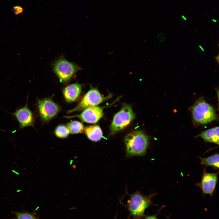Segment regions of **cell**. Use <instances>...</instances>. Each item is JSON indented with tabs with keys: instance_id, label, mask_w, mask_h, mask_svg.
I'll return each mask as SVG.
<instances>
[{
	"instance_id": "obj_1",
	"label": "cell",
	"mask_w": 219,
	"mask_h": 219,
	"mask_svg": "<svg viewBox=\"0 0 219 219\" xmlns=\"http://www.w3.org/2000/svg\"><path fill=\"white\" fill-rule=\"evenodd\" d=\"M149 137L143 132L135 131L125 137L126 156L130 157L144 155L147 149Z\"/></svg>"
},
{
	"instance_id": "obj_2",
	"label": "cell",
	"mask_w": 219,
	"mask_h": 219,
	"mask_svg": "<svg viewBox=\"0 0 219 219\" xmlns=\"http://www.w3.org/2000/svg\"><path fill=\"white\" fill-rule=\"evenodd\" d=\"M157 193L149 196L143 195L138 191L129 195L130 199L126 207L134 219H143L145 216V210L154 204L151 199Z\"/></svg>"
},
{
	"instance_id": "obj_3",
	"label": "cell",
	"mask_w": 219,
	"mask_h": 219,
	"mask_svg": "<svg viewBox=\"0 0 219 219\" xmlns=\"http://www.w3.org/2000/svg\"><path fill=\"white\" fill-rule=\"evenodd\" d=\"M191 111L193 120L200 124H207L217 119L213 107L202 98L195 102Z\"/></svg>"
},
{
	"instance_id": "obj_4",
	"label": "cell",
	"mask_w": 219,
	"mask_h": 219,
	"mask_svg": "<svg viewBox=\"0 0 219 219\" xmlns=\"http://www.w3.org/2000/svg\"><path fill=\"white\" fill-rule=\"evenodd\" d=\"M53 68L60 82H63L69 80L81 69L77 64L68 61L62 56L54 62Z\"/></svg>"
},
{
	"instance_id": "obj_5",
	"label": "cell",
	"mask_w": 219,
	"mask_h": 219,
	"mask_svg": "<svg viewBox=\"0 0 219 219\" xmlns=\"http://www.w3.org/2000/svg\"><path fill=\"white\" fill-rule=\"evenodd\" d=\"M135 117L131 107L124 105L114 116L110 126V134L113 135L116 132L126 127Z\"/></svg>"
},
{
	"instance_id": "obj_6",
	"label": "cell",
	"mask_w": 219,
	"mask_h": 219,
	"mask_svg": "<svg viewBox=\"0 0 219 219\" xmlns=\"http://www.w3.org/2000/svg\"><path fill=\"white\" fill-rule=\"evenodd\" d=\"M37 104L40 119L43 122L53 118L61 110L60 106L49 98L38 99Z\"/></svg>"
},
{
	"instance_id": "obj_7",
	"label": "cell",
	"mask_w": 219,
	"mask_h": 219,
	"mask_svg": "<svg viewBox=\"0 0 219 219\" xmlns=\"http://www.w3.org/2000/svg\"><path fill=\"white\" fill-rule=\"evenodd\" d=\"M109 96H103L99 91L92 89L89 91L83 98L74 109L69 110L68 113L80 111L89 107L96 106L108 99Z\"/></svg>"
},
{
	"instance_id": "obj_8",
	"label": "cell",
	"mask_w": 219,
	"mask_h": 219,
	"mask_svg": "<svg viewBox=\"0 0 219 219\" xmlns=\"http://www.w3.org/2000/svg\"><path fill=\"white\" fill-rule=\"evenodd\" d=\"M218 173V172L213 173L207 172L205 167L204 168L201 180L195 185L200 188L204 196L206 194L213 196L217 183Z\"/></svg>"
},
{
	"instance_id": "obj_9",
	"label": "cell",
	"mask_w": 219,
	"mask_h": 219,
	"mask_svg": "<svg viewBox=\"0 0 219 219\" xmlns=\"http://www.w3.org/2000/svg\"><path fill=\"white\" fill-rule=\"evenodd\" d=\"M103 115L102 108L98 106H94L85 108L79 114L65 116L64 117L67 118L77 117L83 122L89 123H95L100 120Z\"/></svg>"
},
{
	"instance_id": "obj_10",
	"label": "cell",
	"mask_w": 219,
	"mask_h": 219,
	"mask_svg": "<svg viewBox=\"0 0 219 219\" xmlns=\"http://www.w3.org/2000/svg\"><path fill=\"white\" fill-rule=\"evenodd\" d=\"M11 114L18 122L19 129H23L29 126L34 127L33 115L28 108L27 102L24 106L19 108L15 112Z\"/></svg>"
},
{
	"instance_id": "obj_11",
	"label": "cell",
	"mask_w": 219,
	"mask_h": 219,
	"mask_svg": "<svg viewBox=\"0 0 219 219\" xmlns=\"http://www.w3.org/2000/svg\"><path fill=\"white\" fill-rule=\"evenodd\" d=\"M82 85L78 83L70 85L64 89V96L68 102L75 101L79 96L82 89Z\"/></svg>"
},
{
	"instance_id": "obj_12",
	"label": "cell",
	"mask_w": 219,
	"mask_h": 219,
	"mask_svg": "<svg viewBox=\"0 0 219 219\" xmlns=\"http://www.w3.org/2000/svg\"><path fill=\"white\" fill-rule=\"evenodd\" d=\"M219 127H216L202 132L196 137H200L206 142L219 145Z\"/></svg>"
},
{
	"instance_id": "obj_13",
	"label": "cell",
	"mask_w": 219,
	"mask_h": 219,
	"mask_svg": "<svg viewBox=\"0 0 219 219\" xmlns=\"http://www.w3.org/2000/svg\"><path fill=\"white\" fill-rule=\"evenodd\" d=\"M85 132L88 138L92 141H99L103 136L102 130L98 125L86 127L85 128Z\"/></svg>"
},
{
	"instance_id": "obj_14",
	"label": "cell",
	"mask_w": 219,
	"mask_h": 219,
	"mask_svg": "<svg viewBox=\"0 0 219 219\" xmlns=\"http://www.w3.org/2000/svg\"><path fill=\"white\" fill-rule=\"evenodd\" d=\"M200 163L202 165L211 166L214 169H218L219 166V156L218 153H216L206 158L199 157Z\"/></svg>"
},
{
	"instance_id": "obj_15",
	"label": "cell",
	"mask_w": 219,
	"mask_h": 219,
	"mask_svg": "<svg viewBox=\"0 0 219 219\" xmlns=\"http://www.w3.org/2000/svg\"><path fill=\"white\" fill-rule=\"evenodd\" d=\"M66 127L70 133L71 134L81 133L84 129L82 123L77 121H73L68 123L66 125Z\"/></svg>"
},
{
	"instance_id": "obj_16",
	"label": "cell",
	"mask_w": 219,
	"mask_h": 219,
	"mask_svg": "<svg viewBox=\"0 0 219 219\" xmlns=\"http://www.w3.org/2000/svg\"><path fill=\"white\" fill-rule=\"evenodd\" d=\"M55 133L57 137L64 138L68 136L70 132L66 126L63 125H60L56 127Z\"/></svg>"
},
{
	"instance_id": "obj_17",
	"label": "cell",
	"mask_w": 219,
	"mask_h": 219,
	"mask_svg": "<svg viewBox=\"0 0 219 219\" xmlns=\"http://www.w3.org/2000/svg\"><path fill=\"white\" fill-rule=\"evenodd\" d=\"M17 219H37L33 214L28 212H14Z\"/></svg>"
},
{
	"instance_id": "obj_18",
	"label": "cell",
	"mask_w": 219,
	"mask_h": 219,
	"mask_svg": "<svg viewBox=\"0 0 219 219\" xmlns=\"http://www.w3.org/2000/svg\"><path fill=\"white\" fill-rule=\"evenodd\" d=\"M165 207V205L162 206L159 209L157 213L153 215H145L143 219H158L157 217V215L158 213L164 207Z\"/></svg>"
},
{
	"instance_id": "obj_19",
	"label": "cell",
	"mask_w": 219,
	"mask_h": 219,
	"mask_svg": "<svg viewBox=\"0 0 219 219\" xmlns=\"http://www.w3.org/2000/svg\"><path fill=\"white\" fill-rule=\"evenodd\" d=\"M23 8L19 6H14L12 9V11L16 15H18L22 13L23 12Z\"/></svg>"
},
{
	"instance_id": "obj_20",
	"label": "cell",
	"mask_w": 219,
	"mask_h": 219,
	"mask_svg": "<svg viewBox=\"0 0 219 219\" xmlns=\"http://www.w3.org/2000/svg\"><path fill=\"white\" fill-rule=\"evenodd\" d=\"M157 38L160 42H163L165 39L164 35L162 33H160L157 35Z\"/></svg>"
},
{
	"instance_id": "obj_21",
	"label": "cell",
	"mask_w": 219,
	"mask_h": 219,
	"mask_svg": "<svg viewBox=\"0 0 219 219\" xmlns=\"http://www.w3.org/2000/svg\"><path fill=\"white\" fill-rule=\"evenodd\" d=\"M215 59L216 60V62H217L218 64H219V54H218V55L215 57Z\"/></svg>"
},
{
	"instance_id": "obj_22",
	"label": "cell",
	"mask_w": 219,
	"mask_h": 219,
	"mask_svg": "<svg viewBox=\"0 0 219 219\" xmlns=\"http://www.w3.org/2000/svg\"><path fill=\"white\" fill-rule=\"evenodd\" d=\"M182 17L184 20H186V18L183 15H182Z\"/></svg>"
},
{
	"instance_id": "obj_23",
	"label": "cell",
	"mask_w": 219,
	"mask_h": 219,
	"mask_svg": "<svg viewBox=\"0 0 219 219\" xmlns=\"http://www.w3.org/2000/svg\"><path fill=\"white\" fill-rule=\"evenodd\" d=\"M199 47H200V48L201 49V50H202L203 51H204V49H203V48H202V47L200 45H199Z\"/></svg>"
},
{
	"instance_id": "obj_24",
	"label": "cell",
	"mask_w": 219,
	"mask_h": 219,
	"mask_svg": "<svg viewBox=\"0 0 219 219\" xmlns=\"http://www.w3.org/2000/svg\"><path fill=\"white\" fill-rule=\"evenodd\" d=\"M212 21H213V22H217V20H216L215 19H212Z\"/></svg>"
}]
</instances>
